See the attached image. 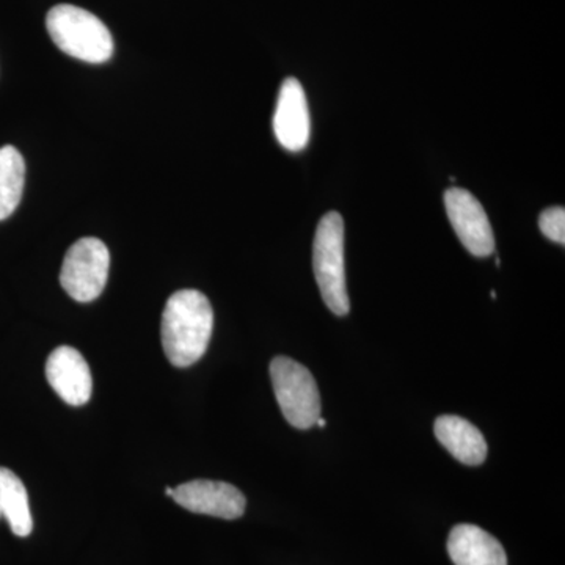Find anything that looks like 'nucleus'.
Returning a JSON list of instances; mask_svg holds the SVG:
<instances>
[{"mask_svg":"<svg viewBox=\"0 0 565 565\" xmlns=\"http://www.w3.org/2000/svg\"><path fill=\"white\" fill-rule=\"evenodd\" d=\"M214 311L210 299L196 289H182L167 300L161 338L169 362L189 367L199 362L210 345Z\"/></svg>","mask_w":565,"mask_h":565,"instance_id":"nucleus-1","label":"nucleus"},{"mask_svg":"<svg viewBox=\"0 0 565 565\" xmlns=\"http://www.w3.org/2000/svg\"><path fill=\"white\" fill-rule=\"evenodd\" d=\"M46 28L55 46L71 57L104 63L114 55V39L107 25L81 7L55 6L47 13Z\"/></svg>","mask_w":565,"mask_h":565,"instance_id":"nucleus-2","label":"nucleus"},{"mask_svg":"<svg viewBox=\"0 0 565 565\" xmlns=\"http://www.w3.org/2000/svg\"><path fill=\"white\" fill-rule=\"evenodd\" d=\"M313 269L319 292L329 310L345 316L351 310L344 269V221L330 211L319 222L313 244Z\"/></svg>","mask_w":565,"mask_h":565,"instance_id":"nucleus-3","label":"nucleus"},{"mask_svg":"<svg viewBox=\"0 0 565 565\" xmlns=\"http://www.w3.org/2000/svg\"><path fill=\"white\" fill-rule=\"evenodd\" d=\"M274 393L286 422L310 429L321 418V394L313 374L296 360L277 356L270 363Z\"/></svg>","mask_w":565,"mask_h":565,"instance_id":"nucleus-4","label":"nucleus"},{"mask_svg":"<svg viewBox=\"0 0 565 565\" xmlns=\"http://www.w3.org/2000/svg\"><path fill=\"white\" fill-rule=\"evenodd\" d=\"M110 253L96 237H82L63 259L62 288L76 302L88 303L102 296L109 278Z\"/></svg>","mask_w":565,"mask_h":565,"instance_id":"nucleus-5","label":"nucleus"},{"mask_svg":"<svg viewBox=\"0 0 565 565\" xmlns=\"http://www.w3.org/2000/svg\"><path fill=\"white\" fill-rule=\"evenodd\" d=\"M445 206L449 222L463 247L473 256L484 258L494 250V237L484 207L473 193L460 188L445 192Z\"/></svg>","mask_w":565,"mask_h":565,"instance_id":"nucleus-6","label":"nucleus"},{"mask_svg":"<svg viewBox=\"0 0 565 565\" xmlns=\"http://www.w3.org/2000/svg\"><path fill=\"white\" fill-rule=\"evenodd\" d=\"M174 503L193 514L215 516V519L236 520L245 512V497L239 489L222 481L195 479L177 487Z\"/></svg>","mask_w":565,"mask_h":565,"instance_id":"nucleus-7","label":"nucleus"},{"mask_svg":"<svg viewBox=\"0 0 565 565\" xmlns=\"http://www.w3.org/2000/svg\"><path fill=\"white\" fill-rule=\"evenodd\" d=\"M274 132L288 151H302L310 141L311 120L302 84L288 77L278 93L274 114Z\"/></svg>","mask_w":565,"mask_h":565,"instance_id":"nucleus-8","label":"nucleus"},{"mask_svg":"<svg viewBox=\"0 0 565 565\" xmlns=\"http://www.w3.org/2000/svg\"><path fill=\"white\" fill-rule=\"evenodd\" d=\"M46 379L66 404L79 407L90 401L93 393L92 371L79 351L70 345L52 351L46 362Z\"/></svg>","mask_w":565,"mask_h":565,"instance_id":"nucleus-9","label":"nucleus"},{"mask_svg":"<svg viewBox=\"0 0 565 565\" xmlns=\"http://www.w3.org/2000/svg\"><path fill=\"white\" fill-rule=\"evenodd\" d=\"M448 553L455 565H508L503 545L482 527L475 525L452 527Z\"/></svg>","mask_w":565,"mask_h":565,"instance_id":"nucleus-10","label":"nucleus"},{"mask_svg":"<svg viewBox=\"0 0 565 565\" xmlns=\"http://www.w3.org/2000/svg\"><path fill=\"white\" fill-rule=\"evenodd\" d=\"M434 430L438 441L459 462L471 465V467L484 463L489 448H487L484 435L475 424L460 416L444 415L435 422Z\"/></svg>","mask_w":565,"mask_h":565,"instance_id":"nucleus-11","label":"nucleus"},{"mask_svg":"<svg viewBox=\"0 0 565 565\" xmlns=\"http://www.w3.org/2000/svg\"><path fill=\"white\" fill-rule=\"evenodd\" d=\"M0 515L18 537H28L33 530L29 494L20 478L9 470L0 467Z\"/></svg>","mask_w":565,"mask_h":565,"instance_id":"nucleus-12","label":"nucleus"},{"mask_svg":"<svg viewBox=\"0 0 565 565\" xmlns=\"http://www.w3.org/2000/svg\"><path fill=\"white\" fill-rule=\"evenodd\" d=\"M25 184V162L17 148H0V222L20 206Z\"/></svg>","mask_w":565,"mask_h":565,"instance_id":"nucleus-13","label":"nucleus"},{"mask_svg":"<svg viewBox=\"0 0 565 565\" xmlns=\"http://www.w3.org/2000/svg\"><path fill=\"white\" fill-rule=\"evenodd\" d=\"M539 228L553 243L565 244V211L563 206L550 207L539 217Z\"/></svg>","mask_w":565,"mask_h":565,"instance_id":"nucleus-14","label":"nucleus"},{"mask_svg":"<svg viewBox=\"0 0 565 565\" xmlns=\"http://www.w3.org/2000/svg\"><path fill=\"white\" fill-rule=\"evenodd\" d=\"M173 492H174V489H172V487H167L166 494H169V497L172 498L173 497Z\"/></svg>","mask_w":565,"mask_h":565,"instance_id":"nucleus-15","label":"nucleus"},{"mask_svg":"<svg viewBox=\"0 0 565 565\" xmlns=\"http://www.w3.org/2000/svg\"><path fill=\"white\" fill-rule=\"evenodd\" d=\"M316 424H318L319 427H326V419H322V418H319L318 422H316Z\"/></svg>","mask_w":565,"mask_h":565,"instance_id":"nucleus-16","label":"nucleus"},{"mask_svg":"<svg viewBox=\"0 0 565 565\" xmlns=\"http://www.w3.org/2000/svg\"><path fill=\"white\" fill-rule=\"evenodd\" d=\"M0 516H2V515H0Z\"/></svg>","mask_w":565,"mask_h":565,"instance_id":"nucleus-17","label":"nucleus"}]
</instances>
